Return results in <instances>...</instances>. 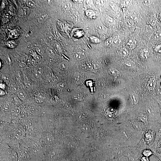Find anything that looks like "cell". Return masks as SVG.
<instances>
[{
	"instance_id": "30",
	"label": "cell",
	"mask_w": 161,
	"mask_h": 161,
	"mask_svg": "<svg viewBox=\"0 0 161 161\" xmlns=\"http://www.w3.org/2000/svg\"><path fill=\"white\" fill-rule=\"evenodd\" d=\"M6 141H7V139H6V137H3V136H1V142L3 143H5Z\"/></svg>"
},
{
	"instance_id": "16",
	"label": "cell",
	"mask_w": 161,
	"mask_h": 161,
	"mask_svg": "<svg viewBox=\"0 0 161 161\" xmlns=\"http://www.w3.org/2000/svg\"><path fill=\"white\" fill-rule=\"evenodd\" d=\"M88 131L91 133H95L98 132L100 129V126L97 123H92L88 125L87 127Z\"/></svg>"
},
{
	"instance_id": "9",
	"label": "cell",
	"mask_w": 161,
	"mask_h": 161,
	"mask_svg": "<svg viewBox=\"0 0 161 161\" xmlns=\"http://www.w3.org/2000/svg\"><path fill=\"white\" fill-rule=\"evenodd\" d=\"M66 145L63 142H58L53 146V150L56 154H62L64 153Z\"/></svg>"
},
{
	"instance_id": "11",
	"label": "cell",
	"mask_w": 161,
	"mask_h": 161,
	"mask_svg": "<svg viewBox=\"0 0 161 161\" xmlns=\"http://www.w3.org/2000/svg\"><path fill=\"white\" fill-rule=\"evenodd\" d=\"M15 132L16 136L19 139H23L26 135V130L21 125L15 126Z\"/></svg>"
},
{
	"instance_id": "29",
	"label": "cell",
	"mask_w": 161,
	"mask_h": 161,
	"mask_svg": "<svg viewBox=\"0 0 161 161\" xmlns=\"http://www.w3.org/2000/svg\"><path fill=\"white\" fill-rule=\"evenodd\" d=\"M0 131L1 133H6L8 132V128L6 126L1 125L0 127Z\"/></svg>"
},
{
	"instance_id": "22",
	"label": "cell",
	"mask_w": 161,
	"mask_h": 161,
	"mask_svg": "<svg viewBox=\"0 0 161 161\" xmlns=\"http://www.w3.org/2000/svg\"><path fill=\"white\" fill-rule=\"evenodd\" d=\"M50 84H51V86L52 89L54 91H56V92H59L60 91V88H61L60 85L54 79H52V80L51 81Z\"/></svg>"
},
{
	"instance_id": "7",
	"label": "cell",
	"mask_w": 161,
	"mask_h": 161,
	"mask_svg": "<svg viewBox=\"0 0 161 161\" xmlns=\"http://www.w3.org/2000/svg\"><path fill=\"white\" fill-rule=\"evenodd\" d=\"M64 107H65V106H64V103L62 102H57L52 110V113H53V115L56 117L60 116L64 111Z\"/></svg>"
},
{
	"instance_id": "25",
	"label": "cell",
	"mask_w": 161,
	"mask_h": 161,
	"mask_svg": "<svg viewBox=\"0 0 161 161\" xmlns=\"http://www.w3.org/2000/svg\"><path fill=\"white\" fill-rule=\"evenodd\" d=\"M35 15L37 21L38 22L41 21L42 18H43V16H44L42 15H44L43 12L40 11H37L36 12Z\"/></svg>"
},
{
	"instance_id": "10",
	"label": "cell",
	"mask_w": 161,
	"mask_h": 161,
	"mask_svg": "<svg viewBox=\"0 0 161 161\" xmlns=\"http://www.w3.org/2000/svg\"><path fill=\"white\" fill-rule=\"evenodd\" d=\"M27 146L32 149H36L39 147V141L35 137L31 136L26 140Z\"/></svg>"
},
{
	"instance_id": "26",
	"label": "cell",
	"mask_w": 161,
	"mask_h": 161,
	"mask_svg": "<svg viewBox=\"0 0 161 161\" xmlns=\"http://www.w3.org/2000/svg\"><path fill=\"white\" fill-rule=\"evenodd\" d=\"M24 115L27 118H30L31 116V110L30 109H26L25 110Z\"/></svg>"
},
{
	"instance_id": "24",
	"label": "cell",
	"mask_w": 161,
	"mask_h": 161,
	"mask_svg": "<svg viewBox=\"0 0 161 161\" xmlns=\"http://www.w3.org/2000/svg\"><path fill=\"white\" fill-rule=\"evenodd\" d=\"M20 151H21V153L23 154V155H26L28 154V148L26 145L23 144L21 146L20 148Z\"/></svg>"
},
{
	"instance_id": "20",
	"label": "cell",
	"mask_w": 161,
	"mask_h": 161,
	"mask_svg": "<svg viewBox=\"0 0 161 161\" xmlns=\"http://www.w3.org/2000/svg\"><path fill=\"white\" fill-rule=\"evenodd\" d=\"M136 59L138 63L141 64H146L149 63V60L146 56L143 55H138L136 56Z\"/></svg>"
},
{
	"instance_id": "4",
	"label": "cell",
	"mask_w": 161,
	"mask_h": 161,
	"mask_svg": "<svg viewBox=\"0 0 161 161\" xmlns=\"http://www.w3.org/2000/svg\"><path fill=\"white\" fill-rule=\"evenodd\" d=\"M145 43L149 47L156 50H159L161 46V42L154 36H150L147 38Z\"/></svg>"
},
{
	"instance_id": "8",
	"label": "cell",
	"mask_w": 161,
	"mask_h": 161,
	"mask_svg": "<svg viewBox=\"0 0 161 161\" xmlns=\"http://www.w3.org/2000/svg\"><path fill=\"white\" fill-rule=\"evenodd\" d=\"M102 96L101 94L98 93V92H95L93 94L90 95L89 98H88V100L94 104H96V105H99L101 104L102 102Z\"/></svg>"
},
{
	"instance_id": "3",
	"label": "cell",
	"mask_w": 161,
	"mask_h": 161,
	"mask_svg": "<svg viewBox=\"0 0 161 161\" xmlns=\"http://www.w3.org/2000/svg\"><path fill=\"white\" fill-rule=\"evenodd\" d=\"M69 78L72 83L77 87H80L83 83L81 73L76 71H73L69 73Z\"/></svg>"
},
{
	"instance_id": "18",
	"label": "cell",
	"mask_w": 161,
	"mask_h": 161,
	"mask_svg": "<svg viewBox=\"0 0 161 161\" xmlns=\"http://www.w3.org/2000/svg\"><path fill=\"white\" fill-rule=\"evenodd\" d=\"M3 117L8 122L12 123L14 122L15 117L14 114L10 112H5L3 114Z\"/></svg>"
},
{
	"instance_id": "27",
	"label": "cell",
	"mask_w": 161,
	"mask_h": 161,
	"mask_svg": "<svg viewBox=\"0 0 161 161\" xmlns=\"http://www.w3.org/2000/svg\"><path fill=\"white\" fill-rule=\"evenodd\" d=\"M15 158V154L14 153H10L7 156V160L8 161H13Z\"/></svg>"
},
{
	"instance_id": "14",
	"label": "cell",
	"mask_w": 161,
	"mask_h": 161,
	"mask_svg": "<svg viewBox=\"0 0 161 161\" xmlns=\"http://www.w3.org/2000/svg\"><path fill=\"white\" fill-rule=\"evenodd\" d=\"M80 71L81 73L88 78L91 77V68L87 64H84L81 66Z\"/></svg>"
},
{
	"instance_id": "31",
	"label": "cell",
	"mask_w": 161,
	"mask_h": 161,
	"mask_svg": "<svg viewBox=\"0 0 161 161\" xmlns=\"http://www.w3.org/2000/svg\"><path fill=\"white\" fill-rule=\"evenodd\" d=\"M157 66L158 69H161V58L159 60V61H158Z\"/></svg>"
},
{
	"instance_id": "17",
	"label": "cell",
	"mask_w": 161,
	"mask_h": 161,
	"mask_svg": "<svg viewBox=\"0 0 161 161\" xmlns=\"http://www.w3.org/2000/svg\"><path fill=\"white\" fill-rule=\"evenodd\" d=\"M144 128L147 131L153 132L156 130L157 125L152 121H149L144 123Z\"/></svg>"
},
{
	"instance_id": "28",
	"label": "cell",
	"mask_w": 161,
	"mask_h": 161,
	"mask_svg": "<svg viewBox=\"0 0 161 161\" xmlns=\"http://www.w3.org/2000/svg\"><path fill=\"white\" fill-rule=\"evenodd\" d=\"M11 68L13 69H15L16 71H19V69H21V66L18 64H12L11 65Z\"/></svg>"
},
{
	"instance_id": "13",
	"label": "cell",
	"mask_w": 161,
	"mask_h": 161,
	"mask_svg": "<svg viewBox=\"0 0 161 161\" xmlns=\"http://www.w3.org/2000/svg\"><path fill=\"white\" fill-rule=\"evenodd\" d=\"M40 7L44 11H51L53 10V6L52 4L48 1H38Z\"/></svg>"
},
{
	"instance_id": "12",
	"label": "cell",
	"mask_w": 161,
	"mask_h": 161,
	"mask_svg": "<svg viewBox=\"0 0 161 161\" xmlns=\"http://www.w3.org/2000/svg\"><path fill=\"white\" fill-rule=\"evenodd\" d=\"M129 21L130 24L133 25L134 26H138L142 23V19L140 16L136 14L131 15L129 17Z\"/></svg>"
},
{
	"instance_id": "21",
	"label": "cell",
	"mask_w": 161,
	"mask_h": 161,
	"mask_svg": "<svg viewBox=\"0 0 161 161\" xmlns=\"http://www.w3.org/2000/svg\"><path fill=\"white\" fill-rule=\"evenodd\" d=\"M55 78L60 83H63L66 81V78L63 73L60 71H56L54 73Z\"/></svg>"
},
{
	"instance_id": "19",
	"label": "cell",
	"mask_w": 161,
	"mask_h": 161,
	"mask_svg": "<svg viewBox=\"0 0 161 161\" xmlns=\"http://www.w3.org/2000/svg\"><path fill=\"white\" fill-rule=\"evenodd\" d=\"M36 125L39 130L42 132H45L48 128L47 123L41 120H38L36 121Z\"/></svg>"
},
{
	"instance_id": "1",
	"label": "cell",
	"mask_w": 161,
	"mask_h": 161,
	"mask_svg": "<svg viewBox=\"0 0 161 161\" xmlns=\"http://www.w3.org/2000/svg\"><path fill=\"white\" fill-rule=\"evenodd\" d=\"M110 120L113 125L119 126L123 121V115L121 111L118 108L113 109L111 112Z\"/></svg>"
},
{
	"instance_id": "15",
	"label": "cell",
	"mask_w": 161,
	"mask_h": 161,
	"mask_svg": "<svg viewBox=\"0 0 161 161\" xmlns=\"http://www.w3.org/2000/svg\"><path fill=\"white\" fill-rule=\"evenodd\" d=\"M127 101L130 104L133 105H137L139 103V97L135 94H130L127 98Z\"/></svg>"
},
{
	"instance_id": "32",
	"label": "cell",
	"mask_w": 161,
	"mask_h": 161,
	"mask_svg": "<svg viewBox=\"0 0 161 161\" xmlns=\"http://www.w3.org/2000/svg\"><path fill=\"white\" fill-rule=\"evenodd\" d=\"M159 31L161 33V25L159 27Z\"/></svg>"
},
{
	"instance_id": "5",
	"label": "cell",
	"mask_w": 161,
	"mask_h": 161,
	"mask_svg": "<svg viewBox=\"0 0 161 161\" xmlns=\"http://www.w3.org/2000/svg\"><path fill=\"white\" fill-rule=\"evenodd\" d=\"M72 26V24L70 21L65 20L57 26L56 31L60 34H64L71 28Z\"/></svg>"
},
{
	"instance_id": "23",
	"label": "cell",
	"mask_w": 161,
	"mask_h": 161,
	"mask_svg": "<svg viewBox=\"0 0 161 161\" xmlns=\"http://www.w3.org/2000/svg\"><path fill=\"white\" fill-rule=\"evenodd\" d=\"M139 98H140V101L142 102L143 103H147L149 101V98L143 93L140 94L139 95Z\"/></svg>"
},
{
	"instance_id": "6",
	"label": "cell",
	"mask_w": 161,
	"mask_h": 161,
	"mask_svg": "<svg viewBox=\"0 0 161 161\" xmlns=\"http://www.w3.org/2000/svg\"><path fill=\"white\" fill-rule=\"evenodd\" d=\"M107 6L103 3L98 2L96 3L93 7V11L98 15H103L107 11Z\"/></svg>"
},
{
	"instance_id": "2",
	"label": "cell",
	"mask_w": 161,
	"mask_h": 161,
	"mask_svg": "<svg viewBox=\"0 0 161 161\" xmlns=\"http://www.w3.org/2000/svg\"><path fill=\"white\" fill-rule=\"evenodd\" d=\"M128 83L125 78H116L112 80L111 82V87L117 91L124 90L128 86Z\"/></svg>"
}]
</instances>
